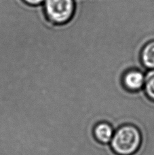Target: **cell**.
<instances>
[{
	"mask_svg": "<svg viewBox=\"0 0 154 155\" xmlns=\"http://www.w3.org/2000/svg\"><path fill=\"white\" fill-rule=\"evenodd\" d=\"M141 143L142 135L139 129L132 124H125L114 133L110 144L117 155H133L138 151Z\"/></svg>",
	"mask_w": 154,
	"mask_h": 155,
	"instance_id": "1",
	"label": "cell"
},
{
	"mask_svg": "<svg viewBox=\"0 0 154 155\" xmlns=\"http://www.w3.org/2000/svg\"><path fill=\"white\" fill-rule=\"evenodd\" d=\"M23 1L27 5L36 6V5H40L41 4L44 2L45 0H23Z\"/></svg>",
	"mask_w": 154,
	"mask_h": 155,
	"instance_id": "7",
	"label": "cell"
},
{
	"mask_svg": "<svg viewBox=\"0 0 154 155\" xmlns=\"http://www.w3.org/2000/svg\"><path fill=\"white\" fill-rule=\"evenodd\" d=\"M74 0H45L43 9L48 20L55 25L68 23L75 12Z\"/></svg>",
	"mask_w": 154,
	"mask_h": 155,
	"instance_id": "2",
	"label": "cell"
},
{
	"mask_svg": "<svg viewBox=\"0 0 154 155\" xmlns=\"http://www.w3.org/2000/svg\"><path fill=\"white\" fill-rule=\"evenodd\" d=\"M114 133L111 124L105 122L96 124L93 130V134L96 140L103 144H107L111 142Z\"/></svg>",
	"mask_w": 154,
	"mask_h": 155,
	"instance_id": "4",
	"label": "cell"
},
{
	"mask_svg": "<svg viewBox=\"0 0 154 155\" xmlns=\"http://www.w3.org/2000/svg\"><path fill=\"white\" fill-rule=\"evenodd\" d=\"M141 61L147 71L154 70V40L149 41L143 47L141 53Z\"/></svg>",
	"mask_w": 154,
	"mask_h": 155,
	"instance_id": "5",
	"label": "cell"
},
{
	"mask_svg": "<svg viewBox=\"0 0 154 155\" xmlns=\"http://www.w3.org/2000/svg\"><path fill=\"white\" fill-rule=\"evenodd\" d=\"M145 73L139 69H130L123 74L122 84L126 90L130 92H137L143 88Z\"/></svg>",
	"mask_w": 154,
	"mask_h": 155,
	"instance_id": "3",
	"label": "cell"
},
{
	"mask_svg": "<svg viewBox=\"0 0 154 155\" xmlns=\"http://www.w3.org/2000/svg\"><path fill=\"white\" fill-rule=\"evenodd\" d=\"M143 89L147 97L154 101V70H147L145 73Z\"/></svg>",
	"mask_w": 154,
	"mask_h": 155,
	"instance_id": "6",
	"label": "cell"
}]
</instances>
